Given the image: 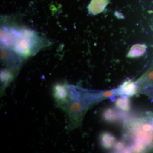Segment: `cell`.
Listing matches in <instances>:
<instances>
[{"mask_svg":"<svg viewBox=\"0 0 153 153\" xmlns=\"http://www.w3.org/2000/svg\"><path fill=\"white\" fill-rule=\"evenodd\" d=\"M100 143L104 149H109L114 145L116 139L114 136L108 132H104L100 135Z\"/></svg>","mask_w":153,"mask_h":153,"instance_id":"cell-3","label":"cell"},{"mask_svg":"<svg viewBox=\"0 0 153 153\" xmlns=\"http://www.w3.org/2000/svg\"><path fill=\"white\" fill-rule=\"evenodd\" d=\"M115 105L117 108L124 111H128L130 109V101L126 96H123L118 98L116 100Z\"/></svg>","mask_w":153,"mask_h":153,"instance_id":"cell-5","label":"cell"},{"mask_svg":"<svg viewBox=\"0 0 153 153\" xmlns=\"http://www.w3.org/2000/svg\"><path fill=\"white\" fill-rule=\"evenodd\" d=\"M12 76L11 73L8 70H3L1 73V80L4 84H7L8 83Z\"/></svg>","mask_w":153,"mask_h":153,"instance_id":"cell-6","label":"cell"},{"mask_svg":"<svg viewBox=\"0 0 153 153\" xmlns=\"http://www.w3.org/2000/svg\"><path fill=\"white\" fill-rule=\"evenodd\" d=\"M137 87L131 81H126L118 88V93L122 96H132L137 93Z\"/></svg>","mask_w":153,"mask_h":153,"instance_id":"cell-2","label":"cell"},{"mask_svg":"<svg viewBox=\"0 0 153 153\" xmlns=\"http://www.w3.org/2000/svg\"><path fill=\"white\" fill-rule=\"evenodd\" d=\"M9 47L13 46L15 52L24 57L30 56L40 47V37L36 32L27 29H9Z\"/></svg>","mask_w":153,"mask_h":153,"instance_id":"cell-1","label":"cell"},{"mask_svg":"<svg viewBox=\"0 0 153 153\" xmlns=\"http://www.w3.org/2000/svg\"><path fill=\"white\" fill-rule=\"evenodd\" d=\"M103 117L105 120L110 123H114L118 120L119 115L118 112L113 108H108L104 111Z\"/></svg>","mask_w":153,"mask_h":153,"instance_id":"cell-4","label":"cell"}]
</instances>
